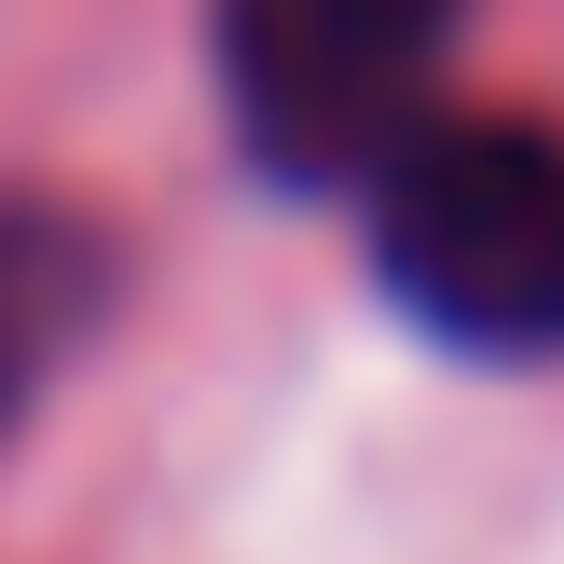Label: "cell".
I'll list each match as a JSON object with an SVG mask.
<instances>
[{"instance_id":"cell-1","label":"cell","mask_w":564,"mask_h":564,"mask_svg":"<svg viewBox=\"0 0 564 564\" xmlns=\"http://www.w3.org/2000/svg\"><path fill=\"white\" fill-rule=\"evenodd\" d=\"M372 275L468 358H564V138L441 110L372 165Z\"/></svg>"},{"instance_id":"cell-2","label":"cell","mask_w":564,"mask_h":564,"mask_svg":"<svg viewBox=\"0 0 564 564\" xmlns=\"http://www.w3.org/2000/svg\"><path fill=\"white\" fill-rule=\"evenodd\" d=\"M468 0H220V97L262 180H372L427 124V69Z\"/></svg>"},{"instance_id":"cell-3","label":"cell","mask_w":564,"mask_h":564,"mask_svg":"<svg viewBox=\"0 0 564 564\" xmlns=\"http://www.w3.org/2000/svg\"><path fill=\"white\" fill-rule=\"evenodd\" d=\"M110 275H124V262H110V235L83 207H28V193L0 207V427L97 345Z\"/></svg>"}]
</instances>
